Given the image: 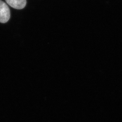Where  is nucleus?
I'll return each instance as SVG.
<instances>
[{"instance_id":"obj_1","label":"nucleus","mask_w":122,"mask_h":122,"mask_svg":"<svg viewBox=\"0 0 122 122\" xmlns=\"http://www.w3.org/2000/svg\"><path fill=\"white\" fill-rule=\"evenodd\" d=\"M10 17V12L8 6L4 1L0 0V23H5Z\"/></svg>"},{"instance_id":"obj_2","label":"nucleus","mask_w":122,"mask_h":122,"mask_svg":"<svg viewBox=\"0 0 122 122\" xmlns=\"http://www.w3.org/2000/svg\"><path fill=\"white\" fill-rule=\"evenodd\" d=\"M5 1L11 7L18 10L25 8L27 3L26 0H5Z\"/></svg>"}]
</instances>
